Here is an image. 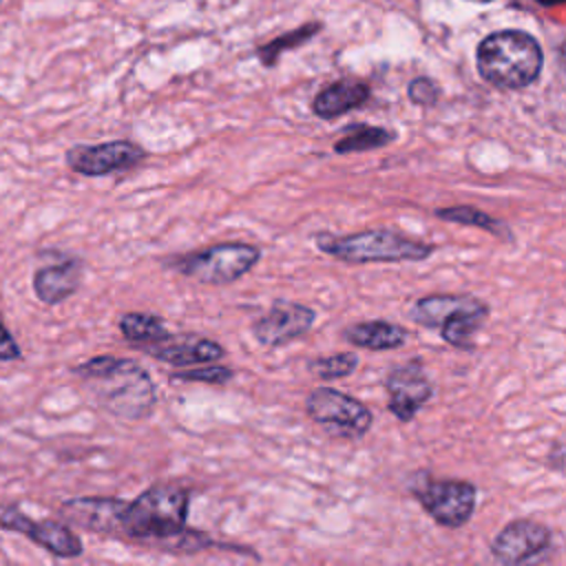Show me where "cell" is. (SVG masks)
Instances as JSON below:
<instances>
[{
    "label": "cell",
    "instance_id": "e0dca14e",
    "mask_svg": "<svg viewBox=\"0 0 566 566\" xmlns=\"http://www.w3.org/2000/svg\"><path fill=\"white\" fill-rule=\"evenodd\" d=\"M409 329L398 323L389 321H365V323H354L343 329V338L360 349H371V352H391L400 349L409 340Z\"/></svg>",
    "mask_w": 566,
    "mask_h": 566
},
{
    "label": "cell",
    "instance_id": "7c38bea8",
    "mask_svg": "<svg viewBox=\"0 0 566 566\" xmlns=\"http://www.w3.org/2000/svg\"><path fill=\"white\" fill-rule=\"evenodd\" d=\"M551 542L553 533L546 524L531 517H517L491 539V555L500 564L517 566L537 559L551 548Z\"/></svg>",
    "mask_w": 566,
    "mask_h": 566
},
{
    "label": "cell",
    "instance_id": "484cf974",
    "mask_svg": "<svg viewBox=\"0 0 566 566\" xmlns=\"http://www.w3.org/2000/svg\"><path fill=\"white\" fill-rule=\"evenodd\" d=\"M548 460H553L555 469H557V471H562V460H564V447H562V442H559V440H557V442L553 444V455L548 453Z\"/></svg>",
    "mask_w": 566,
    "mask_h": 566
},
{
    "label": "cell",
    "instance_id": "8fae6325",
    "mask_svg": "<svg viewBox=\"0 0 566 566\" xmlns=\"http://www.w3.org/2000/svg\"><path fill=\"white\" fill-rule=\"evenodd\" d=\"M316 323L314 307L296 301L276 298L270 310L252 323V336L263 347H283L303 338Z\"/></svg>",
    "mask_w": 566,
    "mask_h": 566
},
{
    "label": "cell",
    "instance_id": "30bf717a",
    "mask_svg": "<svg viewBox=\"0 0 566 566\" xmlns=\"http://www.w3.org/2000/svg\"><path fill=\"white\" fill-rule=\"evenodd\" d=\"M146 150L130 139H113L104 144H77L64 155L66 166L82 177H104L124 172L142 164Z\"/></svg>",
    "mask_w": 566,
    "mask_h": 566
},
{
    "label": "cell",
    "instance_id": "ba28073f",
    "mask_svg": "<svg viewBox=\"0 0 566 566\" xmlns=\"http://www.w3.org/2000/svg\"><path fill=\"white\" fill-rule=\"evenodd\" d=\"M0 528L24 535L55 557L73 559L84 553L80 535L73 533L69 524L57 520H33L18 504H0Z\"/></svg>",
    "mask_w": 566,
    "mask_h": 566
},
{
    "label": "cell",
    "instance_id": "cb8c5ba5",
    "mask_svg": "<svg viewBox=\"0 0 566 566\" xmlns=\"http://www.w3.org/2000/svg\"><path fill=\"white\" fill-rule=\"evenodd\" d=\"M407 95L418 106H436L440 99V88L429 77H413L407 86Z\"/></svg>",
    "mask_w": 566,
    "mask_h": 566
},
{
    "label": "cell",
    "instance_id": "d6986e66",
    "mask_svg": "<svg viewBox=\"0 0 566 566\" xmlns=\"http://www.w3.org/2000/svg\"><path fill=\"white\" fill-rule=\"evenodd\" d=\"M438 219L442 221H449V223H458V226H471V228H478V230H484L493 237H500L504 241H511L513 239V232L511 228L497 219V217H491L489 212L475 208V206H447V208H436L433 212Z\"/></svg>",
    "mask_w": 566,
    "mask_h": 566
},
{
    "label": "cell",
    "instance_id": "5b68a950",
    "mask_svg": "<svg viewBox=\"0 0 566 566\" xmlns=\"http://www.w3.org/2000/svg\"><path fill=\"white\" fill-rule=\"evenodd\" d=\"M261 259V248L245 241H223L197 252L179 254L170 268L203 285H230L245 276Z\"/></svg>",
    "mask_w": 566,
    "mask_h": 566
},
{
    "label": "cell",
    "instance_id": "603a6c76",
    "mask_svg": "<svg viewBox=\"0 0 566 566\" xmlns=\"http://www.w3.org/2000/svg\"><path fill=\"white\" fill-rule=\"evenodd\" d=\"M234 378V369L230 367H223V365H210L208 367H195V369H188V371H172L170 374V380L172 382H206V385H217V387H223L228 385L230 380Z\"/></svg>",
    "mask_w": 566,
    "mask_h": 566
},
{
    "label": "cell",
    "instance_id": "ffe728a7",
    "mask_svg": "<svg viewBox=\"0 0 566 566\" xmlns=\"http://www.w3.org/2000/svg\"><path fill=\"white\" fill-rule=\"evenodd\" d=\"M396 139V133L385 126H369V124H354L345 128V135L334 142V153L349 155V153H365L385 148Z\"/></svg>",
    "mask_w": 566,
    "mask_h": 566
},
{
    "label": "cell",
    "instance_id": "7a4b0ae2",
    "mask_svg": "<svg viewBox=\"0 0 566 566\" xmlns=\"http://www.w3.org/2000/svg\"><path fill=\"white\" fill-rule=\"evenodd\" d=\"M475 66L484 82L502 91L531 86L544 66L539 42L520 29L489 33L475 51Z\"/></svg>",
    "mask_w": 566,
    "mask_h": 566
},
{
    "label": "cell",
    "instance_id": "3957f363",
    "mask_svg": "<svg viewBox=\"0 0 566 566\" xmlns=\"http://www.w3.org/2000/svg\"><path fill=\"white\" fill-rule=\"evenodd\" d=\"M190 491L175 482L153 484L126 504L119 535L139 542L164 544L186 531Z\"/></svg>",
    "mask_w": 566,
    "mask_h": 566
},
{
    "label": "cell",
    "instance_id": "44dd1931",
    "mask_svg": "<svg viewBox=\"0 0 566 566\" xmlns=\"http://www.w3.org/2000/svg\"><path fill=\"white\" fill-rule=\"evenodd\" d=\"M318 31H321V24H316V22L305 24V27H298V29L287 31L285 35H279V38L270 40L268 44L259 46V49H256V55H259V60H261V64H263V66H274V64H276V60L281 57V53H285V51H290V49L301 46L303 42L312 40Z\"/></svg>",
    "mask_w": 566,
    "mask_h": 566
},
{
    "label": "cell",
    "instance_id": "7402d4cb",
    "mask_svg": "<svg viewBox=\"0 0 566 566\" xmlns=\"http://www.w3.org/2000/svg\"><path fill=\"white\" fill-rule=\"evenodd\" d=\"M358 356L354 352H338L329 356H314L307 360V371L321 380L347 378L358 367Z\"/></svg>",
    "mask_w": 566,
    "mask_h": 566
},
{
    "label": "cell",
    "instance_id": "4316f807",
    "mask_svg": "<svg viewBox=\"0 0 566 566\" xmlns=\"http://www.w3.org/2000/svg\"><path fill=\"white\" fill-rule=\"evenodd\" d=\"M539 4H544V7H553V4H559V2H564V0H537Z\"/></svg>",
    "mask_w": 566,
    "mask_h": 566
},
{
    "label": "cell",
    "instance_id": "4fadbf2b",
    "mask_svg": "<svg viewBox=\"0 0 566 566\" xmlns=\"http://www.w3.org/2000/svg\"><path fill=\"white\" fill-rule=\"evenodd\" d=\"M126 500L106 495H80L64 500L60 504V515L66 524L80 526L88 533L115 535L122 526V515L126 511Z\"/></svg>",
    "mask_w": 566,
    "mask_h": 566
},
{
    "label": "cell",
    "instance_id": "277c9868",
    "mask_svg": "<svg viewBox=\"0 0 566 566\" xmlns=\"http://www.w3.org/2000/svg\"><path fill=\"white\" fill-rule=\"evenodd\" d=\"M314 243L323 254L349 265L424 261L436 250L433 243L407 237L394 228H369L343 237L321 232Z\"/></svg>",
    "mask_w": 566,
    "mask_h": 566
},
{
    "label": "cell",
    "instance_id": "5bb4252c",
    "mask_svg": "<svg viewBox=\"0 0 566 566\" xmlns=\"http://www.w3.org/2000/svg\"><path fill=\"white\" fill-rule=\"evenodd\" d=\"M148 356H153L159 363L172 365V367H190V365H208L217 363L226 356V349L221 343L203 336H181L175 338L172 334L166 340L139 347Z\"/></svg>",
    "mask_w": 566,
    "mask_h": 566
},
{
    "label": "cell",
    "instance_id": "2e32d148",
    "mask_svg": "<svg viewBox=\"0 0 566 566\" xmlns=\"http://www.w3.org/2000/svg\"><path fill=\"white\" fill-rule=\"evenodd\" d=\"M371 91L358 80H338L318 91L312 99V113L321 119H336L354 108H360L369 99Z\"/></svg>",
    "mask_w": 566,
    "mask_h": 566
},
{
    "label": "cell",
    "instance_id": "83f0119b",
    "mask_svg": "<svg viewBox=\"0 0 566 566\" xmlns=\"http://www.w3.org/2000/svg\"><path fill=\"white\" fill-rule=\"evenodd\" d=\"M480 2H489V0H480Z\"/></svg>",
    "mask_w": 566,
    "mask_h": 566
},
{
    "label": "cell",
    "instance_id": "8992f818",
    "mask_svg": "<svg viewBox=\"0 0 566 566\" xmlns=\"http://www.w3.org/2000/svg\"><path fill=\"white\" fill-rule=\"evenodd\" d=\"M407 489L429 517L444 528L464 526L478 502V489L467 480H436L429 471H416L407 478Z\"/></svg>",
    "mask_w": 566,
    "mask_h": 566
},
{
    "label": "cell",
    "instance_id": "ac0fdd59",
    "mask_svg": "<svg viewBox=\"0 0 566 566\" xmlns=\"http://www.w3.org/2000/svg\"><path fill=\"white\" fill-rule=\"evenodd\" d=\"M117 327H119V334L137 347H146V345L166 340L170 336L164 318L150 312H126L119 316Z\"/></svg>",
    "mask_w": 566,
    "mask_h": 566
},
{
    "label": "cell",
    "instance_id": "9c48e42d",
    "mask_svg": "<svg viewBox=\"0 0 566 566\" xmlns=\"http://www.w3.org/2000/svg\"><path fill=\"white\" fill-rule=\"evenodd\" d=\"M387 409L400 422H411L418 411L433 398V382L420 358L391 365L385 374Z\"/></svg>",
    "mask_w": 566,
    "mask_h": 566
},
{
    "label": "cell",
    "instance_id": "9a60e30c",
    "mask_svg": "<svg viewBox=\"0 0 566 566\" xmlns=\"http://www.w3.org/2000/svg\"><path fill=\"white\" fill-rule=\"evenodd\" d=\"M82 276L84 263L75 256H64L57 263L40 265L33 272V294L44 305H60L80 290Z\"/></svg>",
    "mask_w": 566,
    "mask_h": 566
},
{
    "label": "cell",
    "instance_id": "6da1fadb",
    "mask_svg": "<svg viewBox=\"0 0 566 566\" xmlns=\"http://www.w3.org/2000/svg\"><path fill=\"white\" fill-rule=\"evenodd\" d=\"M71 371L88 385L93 400L119 420L137 422L155 411V382L133 358L102 354L75 365Z\"/></svg>",
    "mask_w": 566,
    "mask_h": 566
},
{
    "label": "cell",
    "instance_id": "52a82bcc",
    "mask_svg": "<svg viewBox=\"0 0 566 566\" xmlns=\"http://www.w3.org/2000/svg\"><path fill=\"white\" fill-rule=\"evenodd\" d=\"M305 411L316 427L340 440H358L374 424V413L363 400L332 387L312 389L305 398Z\"/></svg>",
    "mask_w": 566,
    "mask_h": 566
},
{
    "label": "cell",
    "instance_id": "d4e9b609",
    "mask_svg": "<svg viewBox=\"0 0 566 566\" xmlns=\"http://www.w3.org/2000/svg\"><path fill=\"white\" fill-rule=\"evenodd\" d=\"M22 358V349L18 345V340L13 338V334L0 323V360H20Z\"/></svg>",
    "mask_w": 566,
    "mask_h": 566
}]
</instances>
